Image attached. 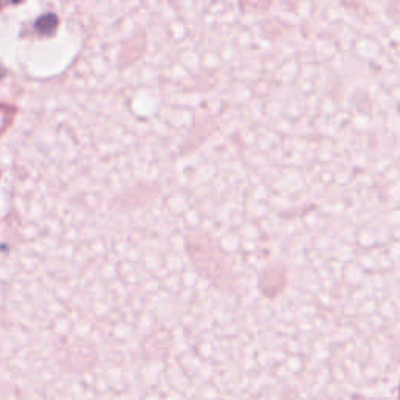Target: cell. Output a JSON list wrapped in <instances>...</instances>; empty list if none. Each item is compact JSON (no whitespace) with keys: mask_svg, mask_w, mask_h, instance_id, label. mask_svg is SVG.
<instances>
[{"mask_svg":"<svg viewBox=\"0 0 400 400\" xmlns=\"http://www.w3.org/2000/svg\"><path fill=\"white\" fill-rule=\"evenodd\" d=\"M56 24H58V19H56L55 14H45L36 22V30L43 35H52Z\"/></svg>","mask_w":400,"mask_h":400,"instance_id":"obj_1","label":"cell"}]
</instances>
